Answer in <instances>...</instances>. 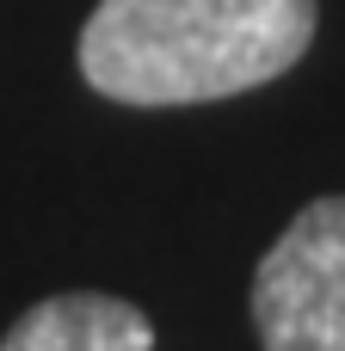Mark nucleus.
<instances>
[{
    "mask_svg": "<svg viewBox=\"0 0 345 351\" xmlns=\"http://www.w3.org/2000/svg\"><path fill=\"white\" fill-rule=\"evenodd\" d=\"M315 31L321 0H99L74 68L111 105H216L284 80Z\"/></svg>",
    "mask_w": 345,
    "mask_h": 351,
    "instance_id": "obj_1",
    "label": "nucleus"
},
{
    "mask_svg": "<svg viewBox=\"0 0 345 351\" xmlns=\"http://www.w3.org/2000/svg\"><path fill=\"white\" fill-rule=\"evenodd\" d=\"M247 308L265 351H345V191L290 216L253 265Z\"/></svg>",
    "mask_w": 345,
    "mask_h": 351,
    "instance_id": "obj_2",
    "label": "nucleus"
},
{
    "mask_svg": "<svg viewBox=\"0 0 345 351\" xmlns=\"http://www.w3.org/2000/svg\"><path fill=\"white\" fill-rule=\"evenodd\" d=\"M0 351H154V321L105 290H62L31 302Z\"/></svg>",
    "mask_w": 345,
    "mask_h": 351,
    "instance_id": "obj_3",
    "label": "nucleus"
}]
</instances>
